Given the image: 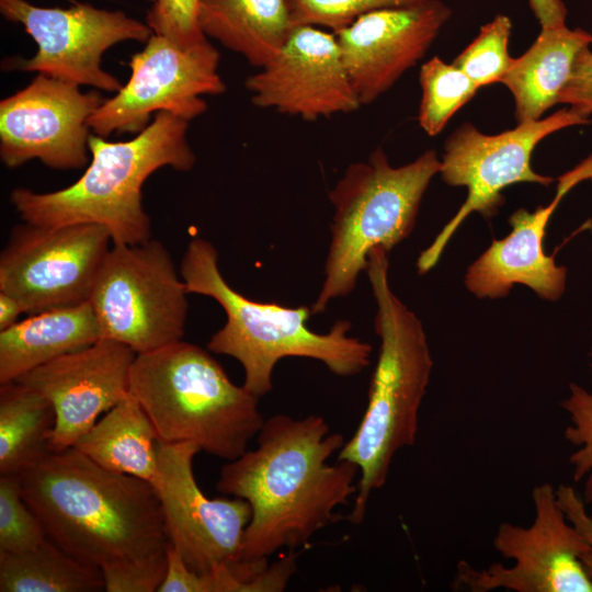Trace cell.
Returning <instances> with one entry per match:
<instances>
[{"label":"cell","mask_w":592,"mask_h":592,"mask_svg":"<svg viewBox=\"0 0 592 592\" xmlns=\"http://www.w3.org/2000/svg\"><path fill=\"white\" fill-rule=\"evenodd\" d=\"M46 537L41 520L23 497L20 475H0V554L33 549Z\"/></svg>","instance_id":"83f0119b"},{"label":"cell","mask_w":592,"mask_h":592,"mask_svg":"<svg viewBox=\"0 0 592 592\" xmlns=\"http://www.w3.org/2000/svg\"><path fill=\"white\" fill-rule=\"evenodd\" d=\"M55 420L52 403L35 389L0 384V475H21L47 458Z\"/></svg>","instance_id":"cb8c5ba5"},{"label":"cell","mask_w":592,"mask_h":592,"mask_svg":"<svg viewBox=\"0 0 592 592\" xmlns=\"http://www.w3.org/2000/svg\"><path fill=\"white\" fill-rule=\"evenodd\" d=\"M388 266V252L375 248L365 272L376 301L374 327L380 345L366 409L337 459L360 469L356 499L348 516L353 524L364 520L368 499L386 483L396 454L414 444L433 367L423 325L392 292Z\"/></svg>","instance_id":"3957f363"},{"label":"cell","mask_w":592,"mask_h":592,"mask_svg":"<svg viewBox=\"0 0 592 592\" xmlns=\"http://www.w3.org/2000/svg\"><path fill=\"white\" fill-rule=\"evenodd\" d=\"M591 181H592V178H591Z\"/></svg>","instance_id":"f35d334b"},{"label":"cell","mask_w":592,"mask_h":592,"mask_svg":"<svg viewBox=\"0 0 592 592\" xmlns=\"http://www.w3.org/2000/svg\"><path fill=\"white\" fill-rule=\"evenodd\" d=\"M229 584V570L198 573L169 545L167 571L158 592H228Z\"/></svg>","instance_id":"1f68e13d"},{"label":"cell","mask_w":592,"mask_h":592,"mask_svg":"<svg viewBox=\"0 0 592 592\" xmlns=\"http://www.w3.org/2000/svg\"><path fill=\"white\" fill-rule=\"evenodd\" d=\"M180 275L189 294L210 297L224 309L226 323L207 349L236 358L244 371L243 387L259 398L271 391L273 369L284 357L317 360L341 377L354 376L371 363V344L349 334V320L318 333L307 327L309 307L255 301L237 292L220 273L217 250L203 238L187 243Z\"/></svg>","instance_id":"5b68a950"},{"label":"cell","mask_w":592,"mask_h":592,"mask_svg":"<svg viewBox=\"0 0 592 592\" xmlns=\"http://www.w3.org/2000/svg\"><path fill=\"white\" fill-rule=\"evenodd\" d=\"M112 246L98 224L18 225L0 254V292L19 298L30 315L89 301Z\"/></svg>","instance_id":"7c38bea8"},{"label":"cell","mask_w":592,"mask_h":592,"mask_svg":"<svg viewBox=\"0 0 592 592\" xmlns=\"http://www.w3.org/2000/svg\"><path fill=\"white\" fill-rule=\"evenodd\" d=\"M262 109L316 121L362 105L333 32L296 25L280 52L244 83Z\"/></svg>","instance_id":"2e32d148"},{"label":"cell","mask_w":592,"mask_h":592,"mask_svg":"<svg viewBox=\"0 0 592 592\" xmlns=\"http://www.w3.org/2000/svg\"><path fill=\"white\" fill-rule=\"evenodd\" d=\"M219 53L207 43L181 48L152 34L145 48L129 60L128 82L104 100L88 121L100 137L110 134H139L150 124L152 113L170 112L191 121L207 110L203 95L226 91L218 73Z\"/></svg>","instance_id":"4fadbf2b"},{"label":"cell","mask_w":592,"mask_h":592,"mask_svg":"<svg viewBox=\"0 0 592 592\" xmlns=\"http://www.w3.org/2000/svg\"><path fill=\"white\" fill-rule=\"evenodd\" d=\"M592 170L583 161L559 178L555 198L534 212L515 210L509 218L510 234L493 239L465 274L467 289L478 298H501L515 284L530 287L543 299L557 300L566 288L567 269L546 254L544 238L547 224L565 194L577 183L590 179Z\"/></svg>","instance_id":"d6986e66"},{"label":"cell","mask_w":592,"mask_h":592,"mask_svg":"<svg viewBox=\"0 0 592 592\" xmlns=\"http://www.w3.org/2000/svg\"><path fill=\"white\" fill-rule=\"evenodd\" d=\"M592 43V35L563 25L542 27L535 42L512 64L501 82L511 92L517 123L540 119L558 103L577 55Z\"/></svg>","instance_id":"44dd1931"},{"label":"cell","mask_w":592,"mask_h":592,"mask_svg":"<svg viewBox=\"0 0 592 592\" xmlns=\"http://www.w3.org/2000/svg\"><path fill=\"white\" fill-rule=\"evenodd\" d=\"M452 15L441 0L383 8L333 32L361 104L388 91L428 52Z\"/></svg>","instance_id":"e0dca14e"},{"label":"cell","mask_w":592,"mask_h":592,"mask_svg":"<svg viewBox=\"0 0 592 592\" xmlns=\"http://www.w3.org/2000/svg\"><path fill=\"white\" fill-rule=\"evenodd\" d=\"M197 22L206 37L261 68L295 27L288 0H197Z\"/></svg>","instance_id":"7402d4cb"},{"label":"cell","mask_w":592,"mask_h":592,"mask_svg":"<svg viewBox=\"0 0 592 592\" xmlns=\"http://www.w3.org/2000/svg\"><path fill=\"white\" fill-rule=\"evenodd\" d=\"M592 334V331H591ZM592 360V346L590 350ZM592 369V361H591ZM569 415L570 424L565 429V439L576 447L569 457L574 482H583L582 500L592 503V391L571 383L569 396L560 402Z\"/></svg>","instance_id":"f1b7e54d"},{"label":"cell","mask_w":592,"mask_h":592,"mask_svg":"<svg viewBox=\"0 0 592 592\" xmlns=\"http://www.w3.org/2000/svg\"><path fill=\"white\" fill-rule=\"evenodd\" d=\"M419 81L422 90L418 121L429 136L440 134L452 116L479 89L468 76L453 62L446 64L437 56L420 68Z\"/></svg>","instance_id":"484cf974"},{"label":"cell","mask_w":592,"mask_h":592,"mask_svg":"<svg viewBox=\"0 0 592 592\" xmlns=\"http://www.w3.org/2000/svg\"><path fill=\"white\" fill-rule=\"evenodd\" d=\"M136 355L119 342L100 339L16 379L42 394L54 408L53 453L72 447L106 411L129 394L130 369Z\"/></svg>","instance_id":"ac0fdd59"},{"label":"cell","mask_w":592,"mask_h":592,"mask_svg":"<svg viewBox=\"0 0 592 592\" xmlns=\"http://www.w3.org/2000/svg\"><path fill=\"white\" fill-rule=\"evenodd\" d=\"M22 312H26L23 303L8 293L0 292V331L13 326Z\"/></svg>","instance_id":"d590c367"},{"label":"cell","mask_w":592,"mask_h":592,"mask_svg":"<svg viewBox=\"0 0 592 592\" xmlns=\"http://www.w3.org/2000/svg\"><path fill=\"white\" fill-rule=\"evenodd\" d=\"M534 520L524 527L503 522L493 537L494 549L510 566L496 562L476 568L457 563L453 590L489 592H592V581L581 562L589 547L560 508L549 482L532 491Z\"/></svg>","instance_id":"30bf717a"},{"label":"cell","mask_w":592,"mask_h":592,"mask_svg":"<svg viewBox=\"0 0 592 592\" xmlns=\"http://www.w3.org/2000/svg\"><path fill=\"white\" fill-rule=\"evenodd\" d=\"M512 22L505 14L496 15L486 23L475 39L454 59L478 87L501 82L513 57L509 54Z\"/></svg>","instance_id":"4316f807"},{"label":"cell","mask_w":592,"mask_h":592,"mask_svg":"<svg viewBox=\"0 0 592 592\" xmlns=\"http://www.w3.org/2000/svg\"><path fill=\"white\" fill-rule=\"evenodd\" d=\"M105 590L102 571L70 556L46 537L35 548L0 554L1 592H96Z\"/></svg>","instance_id":"d4e9b609"},{"label":"cell","mask_w":592,"mask_h":592,"mask_svg":"<svg viewBox=\"0 0 592 592\" xmlns=\"http://www.w3.org/2000/svg\"><path fill=\"white\" fill-rule=\"evenodd\" d=\"M187 127L189 121L162 111L129 140L90 135L92 160L75 183L47 193L18 187L10 202L24 223L98 224L109 230L113 244L145 242L151 239V223L143 205V185L160 168L185 172L194 167Z\"/></svg>","instance_id":"277c9868"},{"label":"cell","mask_w":592,"mask_h":592,"mask_svg":"<svg viewBox=\"0 0 592 592\" xmlns=\"http://www.w3.org/2000/svg\"><path fill=\"white\" fill-rule=\"evenodd\" d=\"M201 452L191 442L158 443V492L169 545L198 573L229 569L252 579L269 562L243 558V538L251 519L249 503L234 497L209 499L201 490L193 459Z\"/></svg>","instance_id":"8fae6325"},{"label":"cell","mask_w":592,"mask_h":592,"mask_svg":"<svg viewBox=\"0 0 592 592\" xmlns=\"http://www.w3.org/2000/svg\"><path fill=\"white\" fill-rule=\"evenodd\" d=\"M588 122L589 116L569 107L545 118L517 123L514 128L497 135L483 134L470 123L459 126L445 141L440 174L448 185L465 186L467 197L420 254L419 273L429 272L437 263L454 232L471 213L493 217L504 202L505 187L521 182L549 185L553 178L532 168L534 149L550 134Z\"/></svg>","instance_id":"9c48e42d"},{"label":"cell","mask_w":592,"mask_h":592,"mask_svg":"<svg viewBox=\"0 0 592 592\" xmlns=\"http://www.w3.org/2000/svg\"><path fill=\"white\" fill-rule=\"evenodd\" d=\"M542 27L566 24L567 9L562 0H528Z\"/></svg>","instance_id":"e575fe53"},{"label":"cell","mask_w":592,"mask_h":592,"mask_svg":"<svg viewBox=\"0 0 592 592\" xmlns=\"http://www.w3.org/2000/svg\"><path fill=\"white\" fill-rule=\"evenodd\" d=\"M557 500L567 519L581 533L589 547L580 559L587 574L592 581V515L585 509L582 497L569 485H560L556 489Z\"/></svg>","instance_id":"836d02e7"},{"label":"cell","mask_w":592,"mask_h":592,"mask_svg":"<svg viewBox=\"0 0 592 592\" xmlns=\"http://www.w3.org/2000/svg\"><path fill=\"white\" fill-rule=\"evenodd\" d=\"M187 294L168 249L149 239L112 246L89 301L101 339L143 354L182 340Z\"/></svg>","instance_id":"ba28073f"},{"label":"cell","mask_w":592,"mask_h":592,"mask_svg":"<svg viewBox=\"0 0 592 592\" xmlns=\"http://www.w3.org/2000/svg\"><path fill=\"white\" fill-rule=\"evenodd\" d=\"M255 437L254 448L221 467L216 489L249 503L242 553L246 561L260 563L282 548L307 544L335 520L334 510L357 491L360 469L349 460L328 463L345 440L317 414H275Z\"/></svg>","instance_id":"6da1fadb"},{"label":"cell","mask_w":592,"mask_h":592,"mask_svg":"<svg viewBox=\"0 0 592 592\" xmlns=\"http://www.w3.org/2000/svg\"><path fill=\"white\" fill-rule=\"evenodd\" d=\"M129 392L159 442H191L227 462L248 449L264 423L259 397L234 384L206 350L183 340L137 354Z\"/></svg>","instance_id":"8992f818"},{"label":"cell","mask_w":592,"mask_h":592,"mask_svg":"<svg viewBox=\"0 0 592 592\" xmlns=\"http://www.w3.org/2000/svg\"><path fill=\"white\" fill-rule=\"evenodd\" d=\"M422 0H288L294 25H312L338 32L361 15Z\"/></svg>","instance_id":"f546056e"},{"label":"cell","mask_w":592,"mask_h":592,"mask_svg":"<svg viewBox=\"0 0 592 592\" xmlns=\"http://www.w3.org/2000/svg\"><path fill=\"white\" fill-rule=\"evenodd\" d=\"M100 339L90 301L33 314L0 331V384Z\"/></svg>","instance_id":"ffe728a7"},{"label":"cell","mask_w":592,"mask_h":592,"mask_svg":"<svg viewBox=\"0 0 592 592\" xmlns=\"http://www.w3.org/2000/svg\"><path fill=\"white\" fill-rule=\"evenodd\" d=\"M146 24L181 48H193L208 42L197 22V0H153Z\"/></svg>","instance_id":"4dcf8cb0"},{"label":"cell","mask_w":592,"mask_h":592,"mask_svg":"<svg viewBox=\"0 0 592 592\" xmlns=\"http://www.w3.org/2000/svg\"><path fill=\"white\" fill-rule=\"evenodd\" d=\"M20 479L47 537L103 576L168 561L162 508L150 482L107 470L73 446L52 453Z\"/></svg>","instance_id":"7a4b0ae2"},{"label":"cell","mask_w":592,"mask_h":592,"mask_svg":"<svg viewBox=\"0 0 592 592\" xmlns=\"http://www.w3.org/2000/svg\"><path fill=\"white\" fill-rule=\"evenodd\" d=\"M558 103L568 104L580 113H592V52L584 47L573 62L568 81L562 88Z\"/></svg>","instance_id":"d6a6232c"},{"label":"cell","mask_w":592,"mask_h":592,"mask_svg":"<svg viewBox=\"0 0 592 592\" xmlns=\"http://www.w3.org/2000/svg\"><path fill=\"white\" fill-rule=\"evenodd\" d=\"M38 73L0 102V158L8 168L38 159L53 169L89 161L88 121L103 103L96 91Z\"/></svg>","instance_id":"9a60e30c"},{"label":"cell","mask_w":592,"mask_h":592,"mask_svg":"<svg viewBox=\"0 0 592 592\" xmlns=\"http://www.w3.org/2000/svg\"><path fill=\"white\" fill-rule=\"evenodd\" d=\"M440 168L434 150L394 167L380 147L366 161L348 167L329 193L334 207L331 240L312 314L323 312L330 301L354 289L375 248L390 252L411 234L423 195Z\"/></svg>","instance_id":"52a82bcc"},{"label":"cell","mask_w":592,"mask_h":592,"mask_svg":"<svg viewBox=\"0 0 592 592\" xmlns=\"http://www.w3.org/2000/svg\"><path fill=\"white\" fill-rule=\"evenodd\" d=\"M148 1H151V2H152L153 0H148Z\"/></svg>","instance_id":"8d00e7d4"},{"label":"cell","mask_w":592,"mask_h":592,"mask_svg":"<svg viewBox=\"0 0 592 592\" xmlns=\"http://www.w3.org/2000/svg\"><path fill=\"white\" fill-rule=\"evenodd\" d=\"M591 234H592V228H591Z\"/></svg>","instance_id":"74e56055"},{"label":"cell","mask_w":592,"mask_h":592,"mask_svg":"<svg viewBox=\"0 0 592 592\" xmlns=\"http://www.w3.org/2000/svg\"><path fill=\"white\" fill-rule=\"evenodd\" d=\"M156 429L129 392L106 411L75 444L99 466L150 482L159 480Z\"/></svg>","instance_id":"603a6c76"},{"label":"cell","mask_w":592,"mask_h":592,"mask_svg":"<svg viewBox=\"0 0 592 592\" xmlns=\"http://www.w3.org/2000/svg\"><path fill=\"white\" fill-rule=\"evenodd\" d=\"M0 12L5 20L23 25L37 45L33 57L12 61L11 68L111 92L123 86L102 68L103 54L121 42L146 43L153 34L146 23L122 11L89 3L61 9L37 7L26 0H0Z\"/></svg>","instance_id":"5bb4252c"}]
</instances>
